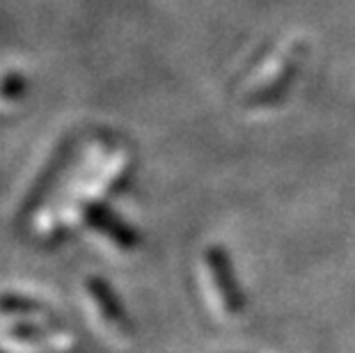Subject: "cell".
Wrapping results in <instances>:
<instances>
[]
</instances>
